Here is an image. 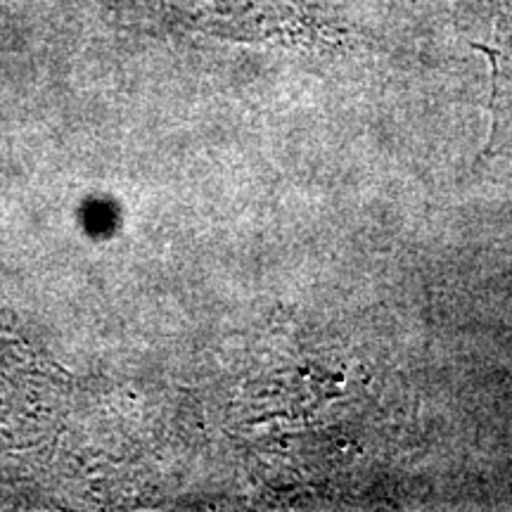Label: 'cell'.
<instances>
[{
  "label": "cell",
  "mask_w": 512,
  "mask_h": 512,
  "mask_svg": "<svg viewBox=\"0 0 512 512\" xmlns=\"http://www.w3.org/2000/svg\"><path fill=\"white\" fill-rule=\"evenodd\" d=\"M494 12V38L491 43H477V50L484 55L512 57V0H486Z\"/></svg>",
  "instance_id": "obj_1"
}]
</instances>
